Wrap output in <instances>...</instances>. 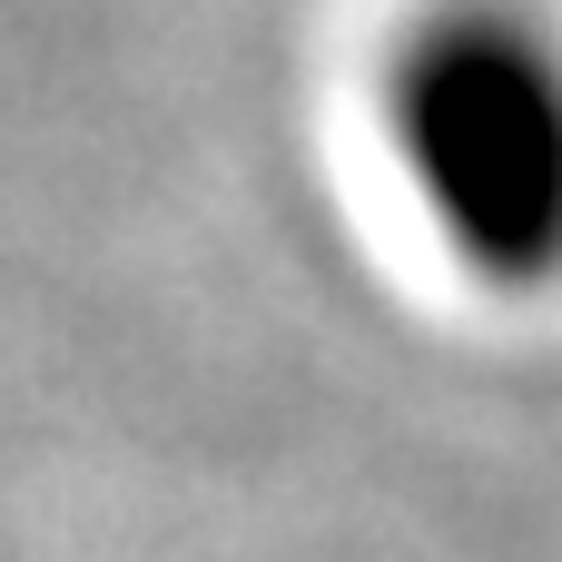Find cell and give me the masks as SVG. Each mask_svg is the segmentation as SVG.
Masks as SVG:
<instances>
[{"instance_id": "6da1fadb", "label": "cell", "mask_w": 562, "mask_h": 562, "mask_svg": "<svg viewBox=\"0 0 562 562\" xmlns=\"http://www.w3.org/2000/svg\"><path fill=\"white\" fill-rule=\"evenodd\" d=\"M425 237L494 296L562 286V30L533 0H435L375 69Z\"/></svg>"}]
</instances>
